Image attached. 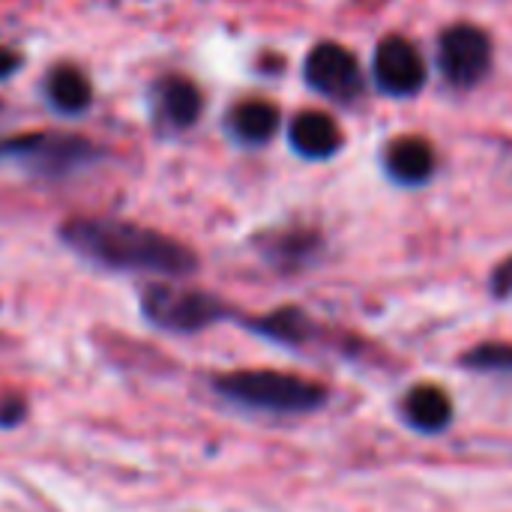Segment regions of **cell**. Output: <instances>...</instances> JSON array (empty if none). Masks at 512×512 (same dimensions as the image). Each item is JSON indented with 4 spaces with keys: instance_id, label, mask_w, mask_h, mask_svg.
Instances as JSON below:
<instances>
[{
    "instance_id": "cell-8",
    "label": "cell",
    "mask_w": 512,
    "mask_h": 512,
    "mask_svg": "<svg viewBox=\"0 0 512 512\" xmlns=\"http://www.w3.org/2000/svg\"><path fill=\"white\" fill-rule=\"evenodd\" d=\"M291 147L306 159H327L342 147L339 123L324 111H300L288 129Z\"/></svg>"
},
{
    "instance_id": "cell-13",
    "label": "cell",
    "mask_w": 512,
    "mask_h": 512,
    "mask_svg": "<svg viewBox=\"0 0 512 512\" xmlns=\"http://www.w3.org/2000/svg\"><path fill=\"white\" fill-rule=\"evenodd\" d=\"M45 90L54 108H60L63 114H81L93 102V87L87 75L78 72L75 66H54L45 81Z\"/></svg>"
},
{
    "instance_id": "cell-4",
    "label": "cell",
    "mask_w": 512,
    "mask_h": 512,
    "mask_svg": "<svg viewBox=\"0 0 512 512\" xmlns=\"http://www.w3.org/2000/svg\"><path fill=\"white\" fill-rule=\"evenodd\" d=\"M141 315L165 333H198L228 318V306L204 291L177 285H150L141 294Z\"/></svg>"
},
{
    "instance_id": "cell-1",
    "label": "cell",
    "mask_w": 512,
    "mask_h": 512,
    "mask_svg": "<svg viewBox=\"0 0 512 512\" xmlns=\"http://www.w3.org/2000/svg\"><path fill=\"white\" fill-rule=\"evenodd\" d=\"M60 240L87 264L114 273L183 279L198 267L195 252L180 240L123 219H69Z\"/></svg>"
},
{
    "instance_id": "cell-2",
    "label": "cell",
    "mask_w": 512,
    "mask_h": 512,
    "mask_svg": "<svg viewBox=\"0 0 512 512\" xmlns=\"http://www.w3.org/2000/svg\"><path fill=\"white\" fill-rule=\"evenodd\" d=\"M213 390L252 411H270V414H306L324 405V387L315 381H306L300 375L270 372V369H240L219 375L213 381Z\"/></svg>"
},
{
    "instance_id": "cell-17",
    "label": "cell",
    "mask_w": 512,
    "mask_h": 512,
    "mask_svg": "<svg viewBox=\"0 0 512 512\" xmlns=\"http://www.w3.org/2000/svg\"><path fill=\"white\" fill-rule=\"evenodd\" d=\"M492 291H495V297H510L512 294V258H507L498 270H495V276H492Z\"/></svg>"
},
{
    "instance_id": "cell-7",
    "label": "cell",
    "mask_w": 512,
    "mask_h": 512,
    "mask_svg": "<svg viewBox=\"0 0 512 512\" xmlns=\"http://www.w3.org/2000/svg\"><path fill=\"white\" fill-rule=\"evenodd\" d=\"M303 72L306 81L330 99H351L363 84L357 57L339 42H318L309 51Z\"/></svg>"
},
{
    "instance_id": "cell-12",
    "label": "cell",
    "mask_w": 512,
    "mask_h": 512,
    "mask_svg": "<svg viewBox=\"0 0 512 512\" xmlns=\"http://www.w3.org/2000/svg\"><path fill=\"white\" fill-rule=\"evenodd\" d=\"M231 129L246 144H264L279 129V108L264 99H246L231 111Z\"/></svg>"
},
{
    "instance_id": "cell-16",
    "label": "cell",
    "mask_w": 512,
    "mask_h": 512,
    "mask_svg": "<svg viewBox=\"0 0 512 512\" xmlns=\"http://www.w3.org/2000/svg\"><path fill=\"white\" fill-rule=\"evenodd\" d=\"M24 414H27L24 396H18V393L0 396V429H12V426L24 423Z\"/></svg>"
},
{
    "instance_id": "cell-10",
    "label": "cell",
    "mask_w": 512,
    "mask_h": 512,
    "mask_svg": "<svg viewBox=\"0 0 512 512\" xmlns=\"http://www.w3.org/2000/svg\"><path fill=\"white\" fill-rule=\"evenodd\" d=\"M405 420L426 435L444 432L453 420V402L447 396V390L435 387V384H420L405 396Z\"/></svg>"
},
{
    "instance_id": "cell-5",
    "label": "cell",
    "mask_w": 512,
    "mask_h": 512,
    "mask_svg": "<svg viewBox=\"0 0 512 512\" xmlns=\"http://www.w3.org/2000/svg\"><path fill=\"white\" fill-rule=\"evenodd\" d=\"M438 66L453 87H474L492 69V39L477 24H453L441 33Z\"/></svg>"
},
{
    "instance_id": "cell-15",
    "label": "cell",
    "mask_w": 512,
    "mask_h": 512,
    "mask_svg": "<svg viewBox=\"0 0 512 512\" xmlns=\"http://www.w3.org/2000/svg\"><path fill=\"white\" fill-rule=\"evenodd\" d=\"M468 369L477 372H512V345L510 342H483L462 360Z\"/></svg>"
},
{
    "instance_id": "cell-6",
    "label": "cell",
    "mask_w": 512,
    "mask_h": 512,
    "mask_svg": "<svg viewBox=\"0 0 512 512\" xmlns=\"http://www.w3.org/2000/svg\"><path fill=\"white\" fill-rule=\"evenodd\" d=\"M375 81L390 96H414L426 84V63L405 36H387L375 48Z\"/></svg>"
},
{
    "instance_id": "cell-3",
    "label": "cell",
    "mask_w": 512,
    "mask_h": 512,
    "mask_svg": "<svg viewBox=\"0 0 512 512\" xmlns=\"http://www.w3.org/2000/svg\"><path fill=\"white\" fill-rule=\"evenodd\" d=\"M0 159L15 162L39 177H63L96 159V147L81 135L66 132H33L15 135L0 144Z\"/></svg>"
},
{
    "instance_id": "cell-14",
    "label": "cell",
    "mask_w": 512,
    "mask_h": 512,
    "mask_svg": "<svg viewBox=\"0 0 512 512\" xmlns=\"http://www.w3.org/2000/svg\"><path fill=\"white\" fill-rule=\"evenodd\" d=\"M249 330H255L258 336H267L273 342H282V345H303L309 336H312V321L306 312L300 309H276L270 315H261V318H252L246 321Z\"/></svg>"
},
{
    "instance_id": "cell-18",
    "label": "cell",
    "mask_w": 512,
    "mask_h": 512,
    "mask_svg": "<svg viewBox=\"0 0 512 512\" xmlns=\"http://www.w3.org/2000/svg\"><path fill=\"white\" fill-rule=\"evenodd\" d=\"M18 66H21V54H15L12 48H3L0 45V81L9 78V75H15Z\"/></svg>"
},
{
    "instance_id": "cell-11",
    "label": "cell",
    "mask_w": 512,
    "mask_h": 512,
    "mask_svg": "<svg viewBox=\"0 0 512 512\" xmlns=\"http://www.w3.org/2000/svg\"><path fill=\"white\" fill-rule=\"evenodd\" d=\"M156 99H159V111L162 117L177 126V129H186L192 126L198 117H201V108H204V99H201V90L183 78V75H168L156 84Z\"/></svg>"
},
{
    "instance_id": "cell-9",
    "label": "cell",
    "mask_w": 512,
    "mask_h": 512,
    "mask_svg": "<svg viewBox=\"0 0 512 512\" xmlns=\"http://www.w3.org/2000/svg\"><path fill=\"white\" fill-rule=\"evenodd\" d=\"M387 171L393 180L405 183V186H417L426 183L435 174V150L426 138L417 135H402L387 147Z\"/></svg>"
}]
</instances>
